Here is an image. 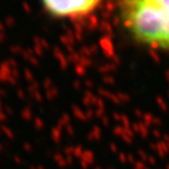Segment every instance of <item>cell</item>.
Here are the masks:
<instances>
[{
  "label": "cell",
  "instance_id": "obj_1",
  "mask_svg": "<svg viewBox=\"0 0 169 169\" xmlns=\"http://www.w3.org/2000/svg\"><path fill=\"white\" fill-rule=\"evenodd\" d=\"M117 15L132 43L169 54V0H117Z\"/></svg>",
  "mask_w": 169,
  "mask_h": 169
},
{
  "label": "cell",
  "instance_id": "obj_2",
  "mask_svg": "<svg viewBox=\"0 0 169 169\" xmlns=\"http://www.w3.org/2000/svg\"><path fill=\"white\" fill-rule=\"evenodd\" d=\"M50 17L65 21H80L91 17L102 6L103 0H40Z\"/></svg>",
  "mask_w": 169,
  "mask_h": 169
}]
</instances>
